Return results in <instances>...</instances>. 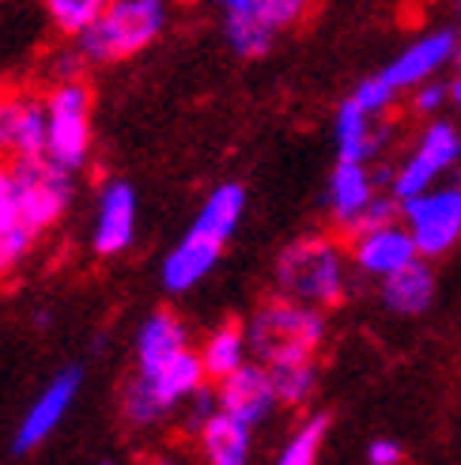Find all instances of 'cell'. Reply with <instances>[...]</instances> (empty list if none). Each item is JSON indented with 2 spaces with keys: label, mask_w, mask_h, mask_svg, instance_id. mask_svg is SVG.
<instances>
[{
  "label": "cell",
  "mask_w": 461,
  "mask_h": 465,
  "mask_svg": "<svg viewBox=\"0 0 461 465\" xmlns=\"http://www.w3.org/2000/svg\"><path fill=\"white\" fill-rule=\"evenodd\" d=\"M246 213V190L239 182H223L204 197L197 220L181 235V242L163 258V288L167 292H190L201 284L220 262L223 246L235 235Z\"/></svg>",
  "instance_id": "6da1fadb"
},
{
  "label": "cell",
  "mask_w": 461,
  "mask_h": 465,
  "mask_svg": "<svg viewBox=\"0 0 461 465\" xmlns=\"http://www.w3.org/2000/svg\"><path fill=\"white\" fill-rule=\"evenodd\" d=\"M276 292L310 307H337L348 292V253L329 235H303L276 258Z\"/></svg>",
  "instance_id": "7a4b0ae2"
},
{
  "label": "cell",
  "mask_w": 461,
  "mask_h": 465,
  "mask_svg": "<svg viewBox=\"0 0 461 465\" xmlns=\"http://www.w3.org/2000/svg\"><path fill=\"white\" fill-rule=\"evenodd\" d=\"M167 31V0H110L106 12L73 42L87 64L129 61Z\"/></svg>",
  "instance_id": "3957f363"
},
{
  "label": "cell",
  "mask_w": 461,
  "mask_h": 465,
  "mask_svg": "<svg viewBox=\"0 0 461 465\" xmlns=\"http://www.w3.org/2000/svg\"><path fill=\"white\" fill-rule=\"evenodd\" d=\"M246 341L250 356L261 363L314 360L321 341H326V318H321V307L280 295L258 307V314L246 322Z\"/></svg>",
  "instance_id": "277c9868"
},
{
  "label": "cell",
  "mask_w": 461,
  "mask_h": 465,
  "mask_svg": "<svg viewBox=\"0 0 461 465\" xmlns=\"http://www.w3.org/2000/svg\"><path fill=\"white\" fill-rule=\"evenodd\" d=\"M45 155L64 171H80L91 155V87L83 80H61L45 95Z\"/></svg>",
  "instance_id": "5b68a950"
},
{
  "label": "cell",
  "mask_w": 461,
  "mask_h": 465,
  "mask_svg": "<svg viewBox=\"0 0 461 465\" xmlns=\"http://www.w3.org/2000/svg\"><path fill=\"white\" fill-rule=\"evenodd\" d=\"M12 182H15V204L19 220L31 231L54 227L68 201H73V171L57 167L50 155H31V159H12Z\"/></svg>",
  "instance_id": "8992f818"
},
{
  "label": "cell",
  "mask_w": 461,
  "mask_h": 465,
  "mask_svg": "<svg viewBox=\"0 0 461 465\" xmlns=\"http://www.w3.org/2000/svg\"><path fill=\"white\" fill-rule=\"evenodd\" d=\"M461 159V129L454 122H443V118H431L424 125V133L417 136L412 152L397 163L394 171V182H389V193L397 201H408V197H420L431 185H439V178L446 171L457 167Z\"/></svg>",
  "instance_id": "52a82bcc"
},
{
  "label": "cell",
  "mask_w": 461,
  "mask_h": 465,
  "mask_svg": "<svg viewBox=\"0 0 461 465\" xmlns=\"http://www.w3.org/2000/svg\"><path fill=\"white\" fill-rule=\"evenodd\" d=\"M401 220L424 258H443L461 239V185H431L420 197L401 201Z\"/></svg>",
  "instance_id": "ba28073f"
},
{
  "label": "cell",
  "mask_w": 461,
  "mask_h": 465,
  "mask_svg": "<svg viewBox=\"0 0 461 465\" xmlns=\"http://www.w3.org/2000/svg\"><path fill=\"white\" fill-rule=\"evenodd\" d=\"M348 253H352V265L367 276H375V281H386V276H394L417 258H424L417 239H412V231L405 227V220L359 231V235H352Z\"/></svg>",
  "instance_id": "9c48e42d"
},
{
  "label": "cell",
  "mask_w": 461,
  "mask_h": 465,
  "mask_svg": "<svg viewBox=\"0 0 461 465\" xmlns=\"http://www.w3.org/2000/svg\"><path fill=\"white\" fill-rule=\"evenodd\" d=\"M45 99L31 91H12L0 95V155L5 159H31L45 155Z\"/></svg>",
  "instance_id": "30bf717a"
},
{
  "label": "cell",
  "mask_w": 461,
  "mask_h": 465,
  "mask_svg": "<svg viewBox=\"0 0 461 465\" xmlns=\"http://www.w3.org/2000/svg\"><path fill=\"white\" fill-rule=\"evenodd\" d=\"M454 54H457L454 31H427L417 42H408L405 50L382 68V80L397 91H412V87L435 80L446 64H454Z\"/></svg>",
  "instance_id": "8fae6325"
},
{
  "label": "cell",
  "mask_w": 461,
  "mask_h": 465,
  "mask_svg": "<svg viewBox=\"0 0 461 465\" xmlns=\"http://www.w3.org/2000/svg\"><path fill=\"white\" fill-rule=\"evenodd\" d=\"M216 390H220V409L230 412L235 420L250 424V428L265 424L272 416V409L280 405L272 375H269V367L261 360H246L235 375H227Z\"/></svg>",
  "instance_id": "7c38bea8"
},
{
  "label": "cell",
  "mask_w": 461,
  "mask_h": 465,
  "mask_svg": "<svg viewBox=\"0 0 461 465\" xmlns=\"http://www.w3.org/2000/svg\"><path fill=\"white\" fill-rule=\"evenodd\" d=\"M80 371L76 367H68V371H61V375L45 386L38 398H34V405L23 412V420H19V428H15V454H27V450H34L38 443H45L54 431H57V424L68 416V409H73V401H76V393H80Z\"/></svg>",
  "instance_id": "4fadbf2b"
},
{
  "label": "cell",
  "mask_w": 461,
  "mask_h": 465,
  "mask_svg": "<svg viewBox=\"0 0 461 465\" xmlns=\"http://www.w3.org/2000/svg\"><path fill=\"white\" fill-rule=\"evenodd\" d=\"M378 174L367 167L359 159H337V167L329 174V193H326V204H329V216L333 223L344 231V235H352L359 216L371 208V201L382 193L378 190Z\"/></svg>",
  "instance_id": "5bb4252c"
},
{
  "label": "cell",
  "mask_w": 461,
  "mask_h": 465,
  "mask_svg": "<svg viewBox=\"0 0 461 465\" xmlns=\"http://www.w3.org/2000/svg\"><path fill=\"white\" fill-rule=\"evenodd\" d=\"M136 239V193L132 185L113 178L99 193V213H95V231H91V246L103 258L125 253Z\"/></svg>",
  "instance_id": "9a60e30c"
},
{
  "label": "cell",
  "mask_w": 461,
  "mask_h": 465,
  "mask_svg": "<svg viewBox=\"0 0 461 465\" xmlns=\"http://www.w3.org/2000/svg\"><path fill=\"white\" fill-rule=\"evenodd\" d=\"M333 141H337V159H359L371 163L382 144H386V125L375 114H367L352 95L337 106L333 118Z\"/></svg>",
  "instance_id": "2e32d148"
},
{
  "label": "cell",
  "mask_w": 461,
  "mask_h": 465,
  "mask_svg": "<svg viewBox=\"0 0 461 465\" xmlns=\"http://www.w3.org/2000/svg\"><path fill=\"white\" fill-rule=\"evenodd\" d=\"M201 439V454L209 465H250V454H253V428L235 420L230 412H216L209 420L201 424L197 431Z\"/></svg>",
  "instance_id": "e0dca14e"
},
{
  "label": "cell",
  "mask_w": 461,
  "mask_h": 465,
  "mask_svg": "<svg viewBox=\"0 0 461 465\" xmlns=\"http://www.w3.org/2000/svg\"><path fill=\"white\" fill-rule=\"evenodd\" d=\"M382 303L386 311H394L401 318H417L435 303V272L424 258L405 265L401 272L382 281Z\"/></svg>",
  "instance_id": "ac0fdd59"
},
{
  "label": "cell",
  "mask_w": 461,
  "mask_h": 465,
  "mask_svg": "<svg viewBox=\"0 0 461 465\" xmlns=\"http://www.w3.org/2000/svg\"><path fill=\"white\" fill-rule=\"evenodd\" d=\"M186 348H193V344H190V330L181 325V318L171 311H159L141 325V333H136V367L163 363L178 352H186Z\"/></svg>",
  "instance_id": "d6986e66"
},
{
  "label": "cell",
  "mask_w": 461,
  "mask_h": 465,
  "mask_svg": "<svg viewBox=\"0 0 461 465\" xmlns=\"http://www.w3.org/2000/svg\"><path fill=\"white\" fill-rule=\"evenodd\" d=\"M197 352H201V363H204L209 382H223L227 375H235V371L250 360L246 325H235V322L220 325V330H212L209 337H204V344L197 348Z\"/></svg>",
  "instance_id": "ffe728a7"
},
{
  "label": "cell",
  "mask_w": 461,
  "mask_h": 465,
  "mask_svg": "<svg viewBox=\"0 0 461 465\" xmlns=\"http://www.w3.org/2000/svg\"><path fill=\"white\" fill-rule=\"evenodd\" d=\"M223 35L230 42V50L239 57L253 61V57H265L276 42V31L265 27V23L253 15L250 8H235V12H223Z\"/></svg>",
  "instance_id": "44dd1931"
},
{
  "label": "cell",
  "mask_w": 461,
  "mask_h": 465,
  "mask_svg": "<svg viewBox=\"0 0 461 465\" xmlns=\"http://www.w3.org/2000/svg\"><path fill=\"white\" fill-rule=\"evenodd\" d=\"M272 386H276V398L280 405H307L310 393L318 386V367L314 360H288V363H265Z\"/></svg>",
  "instance_id": "7402d4cb"
},
{
  "label": "cell",
  "mask_w": 461,
  "mask_h": 465,
  "mask_svg": "<svg viewBox=\"0 0 461 465\" xmlns=\"http://www.w3.org/2000/svg\"><path fill=\"white\" fill-rule=\"evenodd\" d=\"M326 431H329V416L314 412L310 420H303L291 431V439L284 443V450L276 454L272 465H318L321 443H326Z\"/></svg>",
  "instance_id": "603a6c76"
},
{
  "label": "cell",
  "mask_w": 461,
  "mask_h": 465,
  "mask_svg": "<svg viewBox=\"0 0 461 465\" xmlns=\"http://www.w3.org/2000/svg\"><path fill=\"white\" fill-rule=\"evenodd\" d=\"M106 5L110 0H42L45 15L64 38H76L80 31H87L106 12Z\"/></svg>",
  "instance_id": "cb8c5ba5"
},
{
  "label": "cell",
  "mask_w": 461,
  "mask_h": 465,
  "mask_svg": "<svg viewBox=\"0 0 461 465\" xmlns=\"http://www.w3.org/2000/svg\"><path fill=\"white\" fill-rule=\"evenodd\" d=\"M242 8H250L265 23V27H272L276 35H280V31L295 27V23L307 15L310 0H250V5H242Z\"/></svg>",
  "instance_id": "d4e9b609"
},
{
  "label": "cell",
  "mask_w": 461,
  "mask_h": 465,
  "mask_svg": "<svg viewBox=\"0 0 461 465\" xmlns=\"http://www.w3.org/2000/svg\"><path fill=\"white\" fill-rule=\"evenodd\" d=\"M34 239H38V231H31L23 220L0 231V276H8L12 269H19L23 262H27Z\"/></svg>",
  "instance_id": "484cf974"
},
{
  "label": "cell",
  "mask_w": 461,
  "mask_h": 465,
  "mask_svg": "<svg viewBox=\"0 0 461 465\" xmlns=\"http://www.w3.org/2000/svg\"><path fill=\"white\" fill-rule=\"evenodd\" d=\"M401 95L397 87H389L386 80H382V73L378 76H367V80H359L356 84V91H352V99L367 110V114H375V118H382V114L394 106V99Z\"/></svg>",
  "instance_id": "4316f807"
},
{
  "label": "cell",
  "mask_w": 461,
  "mask_h": 465,
  "mask_svg": "<svg viewBox=\"0 0 461 465\" xmlns=\"http://www.w3.org/2000/svg\"><path fill=\"white\" fill-rule=\"evenodd\" d=\"M450 103V84H443L439 76L412 87V110L424 114V118H439V110Z\"/></svg>",
  "instance_id": "83f0119b"
},
{
  "label": "cell",
  "mask_w": 461,
  "mask_h": 465,
  "mask_svg": "<svg viewBox=\"0 0 461 465\" xmlns=\"http://www.w3.org/2000/svg\"><path fill=\"white\" fill-rule=\"evenodd\" d=\"M186 405H190V428H193V431H201V424L209 420V416H216V412H220V390H212L209 382H204L197 393H190Z\"/></svg>",
  "instance_id": "f1b7e54d"
},
{
  "label": "cell",
  "mask_w": 461,
  "mask_h": 465,
  "mask_svg": "<svg viewBox=\"0 0 461 465\" xmlns=\"http://www.w3.org/2000/svg\"><path fill=\"white\" fill-rule=\"evenodd\" d=\"M83 68H87V57L76 50V42H73L68 50L54 54V61H50V76H54V84H61V80H83Z\"/></svg>",
  "instance_id": "f546056e"
},
{
  "label": "cell",
  "mask_w": 461,
  "mask_h": 465,
  "mask_svg": "<svg viewBox=\"0 0 461 465\" xmlns=\"http://www.w3.org/2000/svg\"><path fill=\"white\" fill-rule=\"evenodd\" d=\"M19 223V204H15V182H12V167L0 163V231Z\"/></svg>",
  "instance_id": "4dcf8cb0"
},
{
  "label": "cell",
  "mask_w": 461,
  "mask_h": 465,
  "mask_svg": "<svg viewBox=\"0 0 461 465\" xmlns=\"http://www.w3.org/2000/svg\"><path fill=\"white\" fill-rule=\"evenodd\" d=\"M401 458H405V450L394 439H375V443L367 447V461L371 465H401Z\"/></svg>",
  "instance_id": "1f68e13d"
},
{
  "label": "cell",
  "mask_w": 461,
  "mask_h": 465,
  "mask_svg": "<svg viewBox=\"0 0 461 465\" xmlns=\"http://www.w3.org/2000/svg\"><path fill=\"white\" fill-rule=\"evenodd\" d=\"M450 103H454L457 114H461V68H457V76L450 80Z\"/></svg>",
  "instance_id": "d6a6232c"
},
{
  "label": "cell",
  "mask_w": 461,
  "mask_h": 465,
  "mask_svg": "<svg viewBox=\"0 0 461 465\" xmlns=\"http://www.w3.org/2000/svg\"><path fill=\"white\" fill-rule=\"evenodd\" d=\"M454 64L461 68V38H457V54H454Z\"/></svg>",
  "instance_id": "836d02e7"
},
{
  "label": "cell",
  "mask_w": 461,
  "mask_h": 465,
  "mask_svg": "<svg viewBox=\"0 0 461 465\" xmlns=\"http://www.w3.org/2000/svg\"><path fill=\"white\" fill-rule=\"evenodd\" d=\"M152 465H174V461H171V458H159V461H152Z\"/></svg>",
  "instance_id": "e575fe53"
},
{
  "label": "cell",
  "mask_w": 461,
  "mask_h": 465,
  "mask_svg": "<svg viewBox=\"0 0 461 465\" xmlns=\"http://www.w3.org/2000/svg\"><path fill=\"white\" fill-rule=\"evenodd\" d=\"M457 12H461V0H457Z\"/></svg>",
  "instance_id": "d590c367"
},
{
  "label": "cell",
  "mask_w": 461,
  "mask_h": 465,
  "mask_svg": "<svg viewBox=\"0 0 461 465\" xmlns=\"http://www.w3.org/2000/svg\"><path fill=\"white\" fill-rule=\"evenodd\" d=\"M103 465H113V461H103Z\"/></svg>",
  "instance_id": "8d00e7d4"
}]
</instances>
